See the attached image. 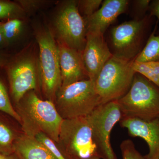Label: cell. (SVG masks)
Returning a JSON list of instances; mask_svg holds the SVG:
<instances>
[{
  "label": "cell",
  "instance_id": "9c48e42d",
  "mask_svg": "<svg viewBox=\"0 0 159 159\" xmlns=\"http://www.w3.org/2000/svg\"><path fill=\"white\" fill-rule=\"evenodd\" d=\"M55 27L61 43L82 52L86 42V25L81 16L78 2L70 1L64 5L57 15Z\"/></svg>",
  "mask_w": 159,
  "mask_h": 159
},
{
  "label": "cell",
  "instance_id": "d6986e66",
  "mask_svg": "<svg viewBox=\"0 0 159 159\" xmlns=\"http://www.w3.org/2000/svg\"><path fill=\"white\" fill-rule=\"evenodd\" d=\"M16 137L9 126L0 121V153L9 155L14 153L13 146Z\"/></svg>",
  "mask_w": 159,
  "mask_h": 159
},
{
  "label": "cell",
  "instance_id": "8fae6325",
  "mask_svg": "<svg viewBox=\"0 0 159 159\" xmlns=\"http://www.w3.org/2000/svg\"><path fill=\"white\" fill-rule=\"evenodd\" d=\"M82 54L89 79L94 82L106 63L113 56L103 35L90 33H87Z\"/></svg>",
  "mask_w": 159,
  "mask_h": 159
},
{
  "label": "cell",
  "instance_id": "5b68a950",
  "mask_svg": "<svg viewBox=\"0 0 159 159\" xmlns=\"http://www.w3.org/2000/svg\"><path fill=\"white\" fill-rule=\"evenodd\" d=\"M152 16L134 19L115 26L110 31V50L113 56L125 60L135 59L145 46Z\"/></svg>",
  "mask_w": 159,
  "mask_h": 159
},
{
  "label": "cell",
  "instance_id": "7402d4cb",
  "mask_svg": "<svg viewBox=\"0 0 159 159\" xmlns=\"http://www.w3.org/2000/svg\"><path fill=\"white\" fill-rule=\"evenodd\" d=\"M120 149L122 159H147L138 152L133 142L129 139L124 140L121 143Z\"/></svg>",
  "mask_w": 159,
  "mask_h": 159
},
{
  "label": "cell",
  "instance_id": "5bb4252c",
  "mask_svg": "<svg viewBox=\"0 0 159 159\" xmlns=\"http://www.w3.org/2000/svg\"><path fill=\"white\" fill-rule=\"evenodd\" d=\"M61 77V87L89 79L83 61L82 52L62 43L57 45Z\"/></svg>",
  "mask_w": 159,
  "mask_h": 159
},
{
  "label": "cell",
  "instance_id": "4fadbf2b",
  "mask_svg": "<svg viewBox=\"0 0 159 159\" xmlns=\"http://www.w3.org/2000/svg\"><path fill=\"white\" fill-rule=\"evenodd\" d=\"M129 2L128 0H104L97 11L84 19L87 33L104 35L118 16L126 11Z\"/></svg>",
  "mask_w": 159,
  "mask_h": 159
},
{
  "label": "cell",
  "instance_id": "6da1fadb",
  "mask_svg": "<svg viewBox=\"0 0 159 159\" xmlns=\"http://www.w3.org/2000/svg\"><path fill=\"white\" fill-rule=\"evenodd\" d=\"M16 111L25 134L34 138L42 133L58 143L63 119L52 101L42 100L34 91H30L16 104Z\"/></svg>",
  "mask_w": 159,
  "mask_h": 159
},
{
  "label": "cell",
  "instance_id": "7c38bea8",
  "mask_svg": "<svg viewBox=\"0 0 159 159\" xmlns=\"http://www.w3.org/2000/svg\"><path fill=\"white\" fill-rule=\"evenodd\" d=\"M122 127L126 129L132 136L142 138L148 144L149 152L147 159L159 157V118L145 120L136 118L123 117L120 121Z\"/></svg>",
  "mask_w": 159,
  "mask_h": 159
},
{
  "label": "cell",
  "instance_id": "44dd1931",
  "mask_svg": "<svg viewBox=\"0 0 159 159\" xmlns=\"http://www.w3.org/2000/svg\"><path fill=\"white\" fill-rule=\"evenodd\" d=\"M22 11V8L16 3L0 0V20L18 18Z\"/></svg>",
  "mask_w": 159,
  "mask_h": 159
},
{
  "label": "cell",
  "instance_id": "f546056e",
  "mask_svg": "<svg viewBox=\"0 0 159 159\" xmlns=\"http://www.w3.org/2000/svg\"><path fill=\"white\" fill-rule=\"evenodd\" d=\"M0 159H20L19 157L13 153L9 155H4L0 153Z\"/></svg>",
  "mask_w": 159,
  "mask_h": 159
},
{
  "label": "cell",
  "instance_id": "603a6c76",
  "mask_svg": "<svg viewBox=\"0 0 159 159\" xmlns=\"http://www.w3.org/2000/svg\"><path fill=\"white\" fill-rule=\"evenodd\" d=\"M34 138L43 144L57 159H66L62 152L57 147L55 142L44 134L40 133Z\"/></svg>",
  "mask_w": 159,
  "mask_h": 159
},
{
  "label": "cell",
  "instance_id": "8992f818",
  "mask_svg": "<svg viewBox=\"0 0 159 159\" xmlns=\"http://www.w3.org/2000/svg\"><path fill=\"white\" fill-rule=\"evenodd\" d=\"M134 60L112 56L106 63L95 81L101 104L118 100L127 93L136 74L131 67Z\"/></svg>",
  "mask_w": 159,
  "mask_h": 159
},
{
  "label": "cell",
  "instance_id": "30bf717a",
  "mask_svg": "<svg viewBox=\"0 0 159 159\" xmlns=\"http://www.w3.org/2000/svg\"><path fill=\"white\" fill-rule=\"evenodd\" d=\"M12 99L16 104L37 86V70L33 60L29 57L9 61L6 66Z\"/></svg>",
  "mask_w": 159,
  "mask_h": 159
},
{
  "label": "cell",
  "instance_id": "52a82bcc",
  "mask_svg": "<svg viewBox=\"0 0 159 159\" xmlns=\"http://www.w3.org/2000/svg\"><path fill=\"white\" fill-rule=\"evenodd\" d=\"M87 117L101 159H118L111 145L110 139L112 129L122 118L118 101L99 105Z\"/></svg>",
  "mask_w": 159,
  "mask_h": 159
},
{
  "label": "cell",
  "instance_id": "3957f363",
  "mask_svg": "<svg viewBox=\"0 0 159 159\" xmlns=\"http://www.w3.org/2000/svg\"><path fill=\"white\" fill-rule=\"evenodd\" d=\"M55 101L56 109L63 119L87 116L102 105L95 82L89 79L61 88Z\"/></svg>",
  "mask_w": 159,
  "mask_h": 159
},
{
  "label": "cell",
  "instance_id": "4316f807",
  "mask_svg": "<svg viewBox=\"0 0 159 159\" xmlns=\"http://www.w3.org/2000/svg\"><path fill=\"white\" fill-rule=\"evenodd\" d=\"M21 8L26 9H31L39 6L40 2L36 1H18Z\"/></svg>",
  "mask_w": 159,
  "mask_h": 159
},
{
  "label": "cell",
  "instance_id": "83f0119b",
  "mask_svg": "<svg viewBox=\"0 0 159 159\" xmlns=\"http://www.w3.org/2000/svg\"><path fill=\"white\" fill-rule=\"evenodd\" d=\"M9 60V58L6 55L0 52V67H6Z\"/></svg>",
  "mask_w": 159,
  "mask_h": 159
},
{
  "label": "cell",
  "instance_id": "9a60e30c",
  "mask_svg": "<svg viewBox=\"0 0 159 159\" xmlns=\"http://www.w3.org/2000/svg\"><path fill=\"white\" fill-rule=\"evenodd\" d=\"M13 150L20 159H57L43 144L25 134L16 137Z\"/></svg>",
  "mask_w": 159,
  "mask_h": 159
},
{
  "label": "cell",
  "instance_id": "ac0fdd59",
  "mask_svg": "<svg viewBox=\"0 0 159 159\" xmlns=\"http://www.w3.org/2000/svg\"><path fill=\"white\" fill-rule=\"evenodd\" d=\"M0 27L8 47L17 40L22 30L23 22L18 18L9 19L0 22Z\"/></svg>",
  "mask_w": 159,
  "mask_h": 159
},
{
  "label": "cell",
  "instance_id": "ffe728a7",
  "mask_svg": "<svg viewBox=\"0 0 159 159\" xmlns=\"http://www.w3.org/2000/svg\"><path fill=\"white\" fill-rule=\"evenodd\" d=\"M0 111L8 114L20 123L21 119L12 106L5 84L0 79Z\"/></svg>",
  "mask_w": 159,
  "mask_h": 159
},
{
  "label": "cell",
  "instance_id": "ba28073f",
  "mask_svg": "<svg viewBox=\"0 0 159 159\" xmlns=\"http://www.w3.org/2000/svg\"><path fill=\"white\" fill-rule=\"evenodd\" d=\"M39 49L41 80L44 93L54 101L61 86L58 47L51 31L44 30L37 36Z\"/></svg>",
  "mask_w": 159,
  "mask_h": 159
},
{
  "label": "cell",
  "instance_id": "2e32d148",
  "mask_svg": "<svg viewBox=\"0 0 159 159\" xmlns=\"http://www.w3.org/2000/svg\"><path fill=\"white\" fill-rule=\"evenodd\" d=\"M157 29V23L148 36L142 51L134 61L139 62L159 61V35L156 34Z\"/></svg>",
  "mask_w": 159,
  "mask_h": 159
},
{
  "label": "cell",
  "instance_id": "d4e9b609",
  "mask_svg": "<svg viewBox=\"0 0 159 159\" xmlns=\"http://www.w3.org/2000/svg\"><path fill=\"white\" fill-rule=\"evenodd\" d=\"M150 0H136L133 1L134 12L135 14L134 19H141L146 16V12L149 10Z\"/></svg>",
  "mask_w": 159,
  "mask_h": 159
},
{
  "label": "cell",
  "instance_id": "cb8c5ba5",
  "mask_svg": "<svg viewBox=\"0 0 159 159\" xmlns=\"http://www.w3.org/2000/svg\"><path fill=\"white\" fill-rule=\"evenodd\" d=\"M102 0H84L78 2V9L80 8L85 18L90 16L100 8Z\"/></svg>",
  "mask_w": 159,
  "mask_h": 159
},
{
  "label": "cell",
  "instance_id": "484cf974",
  "mask_svg": "<svg viewBox=\"0 0 159 159\" xmlns=\"http://www.w3.org/2000/svg\"><path fill=\"white\" fill-rule=\"evenodd\" d=\"M148 11L151 16H155L157 18L159 24V0L151 1Z\"/></svg>",
  "mask_w": 159,
  "mask_h": 159
},
{
  "label": "cell",
  "instance_id": "277c9868",
  "mask_svg": "<svg viewBox=\"0 0 159 159\" xmlns=\"http://www.w3.org/2000/svg\"><path fill=\"white\" fill-rule=\"evenodd\" d=\"M57 143L66 159H101L87 116L63 119Z\"/></svg>",
  "mask_w": 159,
  "mask_h": 159
},
{
  "label": "cell",
  "instance_id": "e0dca14e",
  "mask_svg": "<svg viewBox=\"0 0 159 159\" xmlns=\"http://www.w3.org/2000/svg\"><path fill=\"white\" fill-rule=\"evenodd\" d=\"M131 67L136 73L142 75L159 88V61L139 62L134 60Z\"/></svg>",
  "mask_w": 159,
  "mask_h": 159
},
{
  "label": "cell",
  "instance_id": "f1b7e54d",
  "mask_svg": "<svg viewBox=\"0 0 159 159\" xmlns=\"http://www.w3.org/2000/svg\"><path fill=\"white\" fill-rule=\"evenodd\" d=\"M6 48H7V44L0 27V50Z\"/></svg>",
  "mask_w": 159,
  "mask_h": 159
},
{
  "label": "cell",
  "instance_id": "4dcf8cb0",
  "mask_svg": "<svg viewBox=\"0 0 159 159\" xmlns=\"http://www.w3.org/2000/svg\"><path fill=\"white\" fill-rule=\"evenodd\" d=\"M158 159H159V158H158Z\"/></svg>",
  "mask_w": 159,
  "mask_h": 159
},
{
  "label": "cell",
  "instance_id": "7a4b0ae2",
  "mask_svg": "<svg viewBox=\"0 0 159 159\" xmlns=\"http://www.w3.org/2000/svg\"><path fill=\"white\" fill-rule=\"evenodd\" d=\"M122 118H159V88L136 73L129 90L118 100Z\"/></svg>",
  "mask_w": 159,
  "mask_h": 159
}]
</instances>
